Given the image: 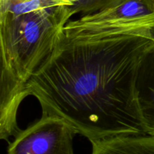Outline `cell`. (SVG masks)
<instances>
[{
	"mask_svg": "<svg viewBox=\"0 0 154 154\" xmlns=\"http://www.w3.org/2000/svg\"><path fill=\"white\" fill-rule=\"evenodd\" d=\"M154 43L142 35L70 39L62 34L27 82L42 114L62 118L90 142L145 135L136 100L140 63Z\"/></svg>",
	"mask_w": 154,
	"mask_h": 154,
	"instance_id": "6da1fadb",
	"label": "cell"
},
{
	"mask_svg": "<svg viewBox=\"0 0 154 154\" xmlns=\"http://www.w3.org/2000/svg\"><path fill=\"white\" fill-rule=\"evenodd\" d=\"M75 1L0 0L1 139L20 131L17 114L26 85L58 43Z\"/></svg>",
	"mask_w": 154,
	"mask_h": 154,
	"instance_id": "7a4b0ae2",
	"label": "cell"
},
{
	"mask_svg": "<svg viewBox=\"0 0 154 154\" xmlns=\"http://www.w3.org/2000/svg\"><path fill=\"white\" fill-rule=\"evenodd\" d=\"M154 4L150 0H124L91 14L69 21L63 34L70 39H97L118 35L151 38Z\"/></svg>",
	"mask_w": 154,
	"mask_h": 154,
	"instance_id": "3957f363",
	"label": "cell"
},
{
	"mask_svg": "<svg viewBox=\"0 0 154 154\" xmlns=\"http://www.w3.org/2000/svg\"><path fill=\"white\" fill-rule=\"evenodd\" d=\"M77 134L62 118L42 114L38 121L18 132L9 144L8 154H74Z\"/></svg>",
	"mask_w": 154,
	"mask_h": 154,
	"instance_id": "277c9868",
	"label": "cell"
},
{
	"mask_svg": "<svg viewBox=\"0 0 154 154\" xmlns=\"http://www.w3.org/2000/svg\"><path fill=\"white\" fill-rule=\"evenodd\" d=\"M135 92L138 110L146 133L154 135V43L140 63Z\"/></svg>",
	"mask_w": 154,
	"mask_h": 154,
	"instance_id": "5b68a950",
	"label": "cell"
},
{
	"mask_svg": "<svg viewBox=\"0 0 154 154\" xmlns=\"http://www.w3.org/2000/svg\"><path fill=\"white\" fill-rule=\"evenodd\" d=\"M91 154H154V135L119 136L93 141Z\"/></svg>",
	"mask_w": 154,
	"mask_h": 154,
	"instance_id": "8992f818",
	"label": "cell"
},
{
	"mask_svg": "<svg viewBox=\"0 0 154 154\" xmlns=\"http://www.w3.org/2000/svg\"><path fill=\"white\" fill-rule=\"evenodd\" d=\"M123 1L124 0H75L71 9L74 15L91 14L116 5Z\"/></svg>",
	"mask_w": 154,
	"mask_h": 154,
	"instance_id": "52a82bcc",
	"label": "cell"
},
{
	"mask_svg": "<svg viewBox=\"0 0 154 154\" xmlns=\"http://www.w3.org/2000/svg\"><path fill=\"white\" fill-rule=\"evenodd\" d=\"M151 38L154 40V29L151 31Z\"/></svg>",
	"mask_w": 154,
	"mask_h": 154,
	"instance_id": "ba28073f",
	"label": "cell"
},
{
	"mask_svg": "<svg viewBox=\"0 0 154 154\" xmlns=\"http://www.w3.org/2000/svg\"><path fill=\"white\" fill-rule=\"evenodd\" d=\"M150 1H151V2H153V4H154V0H150Z\"/></svg>",
	"mask_w": 154,
	"mask_h": 154,
	"instance_id": "9c48e42d",
	"label": "cell"
}]
</instances>
